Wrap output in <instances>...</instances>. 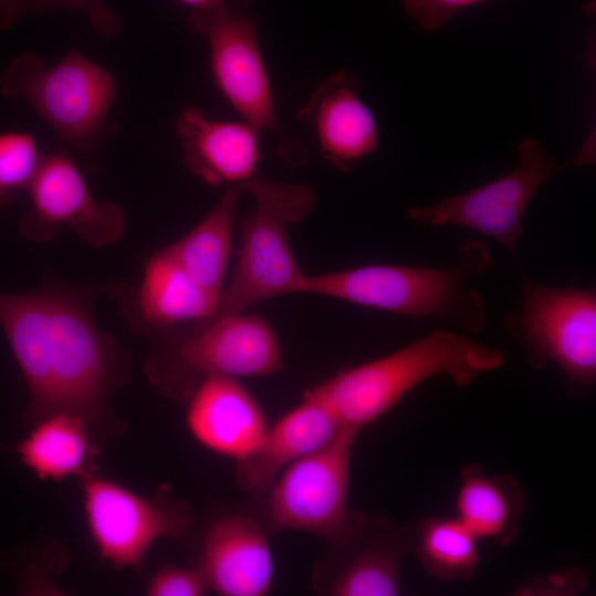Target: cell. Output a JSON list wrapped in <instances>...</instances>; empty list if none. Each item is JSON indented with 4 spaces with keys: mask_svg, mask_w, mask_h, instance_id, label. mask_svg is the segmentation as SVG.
Masks as SVG:
<instances>
[{
    "mask_svg": "<svg viewBox=\"0 0 596 596\" xmlns=\"http://www.w3.org/2000/svg\"><path fill=\"white\" fill-rule=\"evenodd\" d=\"M94 292L47 284L26 292L0 291V327L29 391L23 421L68 412L106 428L108 401L127 377V353L96 326Z\"/></svg>",
    "mask_w": 596,
    "mask_h": 596,
    "instance_id": "cell-1",
    "label": "cell"
},
{
    "mask_svg": "<svg viewBox=\"0 0 596 596\" xmlns=\"http://www.w3.org/2000/svg\"><path fill=\"white\" fill-rule=\"evenodd\" d=\"M505 362L500 349L465 336L434 330L403 348L342 370L306 391L342 426L361 429L387 414L411 391L438 375L464 387Z\"/></svg>",
    "mask_w": 596,
    "mask_h": 596,
    "instance_id": "cell-2",
    "label": "cell"
},
{
    "mask_svg": "<svg viewBox=\"0 0 596 596\" xmlns=\"http://www.w3.org/2000/svg\"><path fill=\"white\" fill-rule=\"evenodd\" d=\"M493 260L479 241L466 240L455 264L447 268L366 265L306 275L301 294L326 296L413 319L438 317L475 333L487 321L486 304L466 281L488 272Z\"/></svg>",
    "mask_w": 596,
    "mask_h": 596,
    "instance_id": "cell-3",
    "label": "cell"
},
{
    "mask_svg": "<svg viewBox=\"0 0 596 596\" xmlns=\"http://www.w3.org/2000/svg\"><path fill=\"white\" fill-rule=\"evenodd\" d=\"M238 188L251 194L255 206L240 223L238 257L212 317L244 312L270 298L301 294L305 281L287 232L315 209L316 192L306 184L258 175Z\"/></svg>",
    "mask_w": 596,
    "mask_h": 596,
    "instance_id": "cell-4",
    "label": "cell"
},
{
    "mask_svg": "<svg viewBox=\"0 0 596 596\" xmlns=\"http://www.w3.org/2000/svg\"><path fill=\"white\" fill-rule=\"evenodd\" d=\"M149 362L153 383L168 395L189 398L210 375L260 377L279 372V341L268 321L244 312L211 317L158 334Z\"/></svg>",
    "mask_w": 596,
    "mask_h": 596,
    "instance_id": "cell-5",
    "label": "cell"
},
{
    "mask_svg": "<svg viewBox=\"0 0 596 596\" xmlns=\"http://www.w3.org/2000/svg\"><path fill=\"white\" fill-rule=\"evenodd\" d=\"M0 91L28 103L60 140L92 155L114 103L116 83L110 73L75 50L49 67L40 56L25 52L2 71Z\"/></svg>",
    "mask_w": 596,
    "mask_h": 596,
    "instance_id": "cell-6",
    "label": "cell"
},
{
    "mask_svg": "<svg viewBox=\"0 0 596 596\" xmlns=\"http://www.w3.org/2000/svg\"><path fill=\"white\" fill-rule=\"evenodd\" d=\"M504 329L536 370L555 364L573 392L596 383V290L551 287L523 278L519 308L507 312Z\"/></svg>",
    "mask_w": 596,
    "mask_h": 596,
    "instance_id": "cell-7",
    "label": "cell"
},
{
    "mask_svg": "<svg viewBox=\"0 0 596 596\" xmlns=\"http://www.w3.org/2000/svg\"><path fill=\"white\" fill-rule=\"evenodd\" d=\"M359 430L342 426L331 440L279 473L267 489L265 521L270 532L301 531L329 545L345 538L358 514L348 509V498Z\"/></svg>",
    "mask_w": 596,
    "mask_h": 596,
    "instance_id": "cell-8",
    "label": "cell"
},
{
    "mask_svg": "<svg viewBox=\"0 0 596 596\" xmlns=\"http://www.w3.org/2000/svg\"><path fill=\"white\" fill-rule=\"evenodd\" d=\"M187 23L205 39L214 82L242 119L273 132L283 156L302 158V147L279 124L256 24L246 10L190 12Z\"/></svg>",
    "mask_w": 596,
    "mask_h": 596,
    "instance_id": "cell-9",
    "label": "cell"
},
{
    "mask_svg": "<svg viewBox=\"0 0 596 596\" xmlns=\"http://www.w3.org/2000/svg\"><path fill=\"white\" fill-rule=\"evenodd\" d=\"M82 489L93 542L100 557L117 568H137L156 541L181 539L191 528L190 507L173 499L167 487L142 497L88 475Z\"/></svg>",
    "mask_w": 596,
    "mask_h": 596,
    "instance_id": "cell-10",
    "label": "cell"
},
{
    "mask_svg": "<svg viewBox=\"0 0 596 596\" xmlns=\"http://www.w3.org/2000/svg\"><path fill=\"white\" fill-rule=\"evenodd\" d=\"M518 167L475 190L413 205L408 217L416 224L459 226L496 240L515 258L524 213L542 184L560 167L533 137L518 146Z\"/></svg>",
    "mask_w": 596,
    "mask_h": 596,
    "instance_id": "cell-11",
    "label": "cell"
},
{
    "mask_svg": "<svg viewBox=\"0 0 596 596\" xmlns=\"http://www.w3.org/2000/svg\"><path fill=\"white\" fill-rule=\"evenodd\" d=\"M28 192L31 207L21 217L19 231L29 241L46 243L67 226L99 248L114 244L125 230L124 209L114 202H96L66 152L44 155Z\"/></svg>",
    "mask_w": 596,
    "mask_h": 596,
    "instance_id": "cell-12",
    "label": "cell"
},
{
    "mask_svg": "<svg viewBox=\"0 0 596 596\" xmlns=\"http://www.w3.org/2000/svg\"><path fill=\"white\" fill-rule=\"evenodd\" d=\"M413 543L414 524L358 512L345 538L316 562L313 589L329 596L398 595L402 561Z\"/></svg>",
    "mask_w": 596,
    "mask_h": 596,
    "instance_id": "cell-13",
    "label": "cell"
},
{
    "mask_svg": "<svg viewBox=\"0 0 596 596\" xmlns=\"http://www.w3.org/2000/svg\"><path fill=\"white\" fill-rule=\"evenodd\" d=\"M360 81L339 70L326 78L299 108L321 156L341 171H350L379 147L375 118L359 95Z\"/></svg>",
    "mask_w": 596,
    "mask_h": 596,
    "instance_id": "cell-14",
    "label": "cell"
},
{
    "mask_svg": "<svg viewBox=\"0 0 596 596\" xmlns=\"http://www.w3.org/2000/svg\"><path fill=\"white\" fill-rule=\"evenodd\" d=\"M196 567L210 590L219 595H266L273 584L274 558L265 528L242 513L217 518L202 538Z\"/></svg>",
    "mask_w": 596,
    "mask_h": 596,
    "instance_id": "cell-15",
    "label": "cell"
},
{
    "mask_svg": "<svg viewBox=\"0 0 596 596\" xmlns=\"http://www.w3.org/2000/svg\"><path fill=\"white\" fill-rule=\"evenodd\" d=\"M188 400L187 426L210 451L238 461L263 444L269 428L266 415L238 379L210 375Z\"/></svg>",
    "mask_w": 596,
    "mask_h": 596,
    "instance_id": "cell-16",
    "label": "cell"
},
{
    "mask_svg": "<svg viewBox=\"0 0 596 596\" xmlns=\"http://www.w3.org/2000/svg\"><path fill=\"white\" fill-rule=\"evenodd\" d=\"M184 167L212 187H241L256 177L259 131L248 123L215 120L195 107L177 118Z\"/></svg>",
    "mask_w": 596,
    "mask_h": 596,
    "instance_id": "cell-17",
    "label": "cell"
},
{
    "mask_svg": "<svg viewBox=\"0 0 596 596\" xmlns=\"http://www.w3.org/2000/svg\"><path fill=\"white\" fill-rule=\"evenodd\" d=\"M219 297L199 286L167 247L147 259L125 312L139 332L161 334L212 317Z\"/></svg>",
    "mask_w": 596,
    "mask_h": 596,
    "instance_id": "cell-18",
    "label": "cell"
},
{
    "mask_svg": "<svg viewBox=\"0 0 596 596\" xmlns=\"http://www.w3.org/2000/svg\"><path fill=\"white\" fill-rule=\"evenodd\" d=\"M341 427L324 405L305 393L298 405L268 428L254 454L235 461L238 486L251 492L266 491L286 467L327 444Z\"/></svg>",
    "mask_w": 596,
    "mask_h": 596,
    "instance_id": "cell-19",
    "label": "cell"
},
{
    "mask_svg": "<svg viewBox=\"0 0 596 596\" xmlns=\"http://www.w3.org/2000/svg\"><path fill=\"white\" fill-rule=\"evenodd\" d=\"M455 508V517L478 540L508 546L519 534L526 497L512 475H490L469 465L460 470Z\"/></svg>",
    "mask_w": 596,
    "mask_h": 596,
    "instance_id": "cell-20",
    "label": "cell"
},
{
    "mask_svg": "<svg viewBox=\"0 0 596 596\" xmlns=\"http://www.w3.org/2000/svg\"><path fill=\"white\" fill-rule=\"evenodd\" d=\"M89 434L82 416L57 412L35 423L13 451L40 479L60 480L74 475L84 478L93 456Z\"/></svg>",
    "mask_w": 596,
    "mask_h": 596,
    "instance_id": "cell-21",
    "label": "cell"
},
{
    "mask_svg": "<svg viewBox=\"0 0 596 596\" xmlns=\"http://www.w3.org/2000/svg\"><path fill=\"white\" fill-rule=\"evenodd\" d=\"M238 187H228L215 206L185 235L166 246L187 274L220 298L224 287Z\"/></svg>",
    "mask_w": 596,
    "mask_h": 596,
    "instance_id": "cell-22",
    "label": "cell"
},
{
    "mask_svg": "<svg viewBox=\"0 0 596 596\" xmlns=\"http://www.w3.org/2000/svg\"><path fill=\"white\" fill-rule=\"evenodd\" d=\"M478 541L456 517H427L414 524L412 550L432 577L444 583H457L476 575Z\"/></svg>",
    "mask_w": 596,
    "mask_h": 596,
    "instance_id": "cell-23",
    "label": "cell"
},
{
    "mask_svg": "<svg viewBox=\"0 0 596 596\" xmlns=\"http://www.w3.org/2000/svg\"><path fill=\"white\" fill-rule=\"evenodd\" d=\"M43 157L32 134H0V207L11 205L20 191H28Z\"/></svg>",
    "mask_w": 596,
    "mask_h": 596,
    "instance_id": "cell-24",
    "label": "cell"
},
{
    "mask_svg": "<svg viewBox=\"0 0 596 596\" xmlns=\"http://www.w3.org/2000/svg\"><path fill=\"white\" fill-rule=\"evenodd\" d=\"M57 9L85 14L93 31L107 40L116 39L124 30L120 17L107 8L103 0H0V29L13 26L26 14Z\"/></svg>",
    "mask_w": 596,
    "mask_h": 596,
    "instance_id": "cell-25",
    "label": "cell"
},
{
    "mask_svg": "<svg viewBox=\"0 0 596 596\" xmlns=\"http://www.w3.org/2000/svg\"><path fill=\"white\" fill-rule=\"evenodd\" d=\"M210 590L198 568L177 565L161 566L149 581L146 592L149 596H202Z\"/></svg>",
    "mask_w": 596,
    "mask_h": 596,
    "instance_id": "cell-26",
    "label": "cell"
},
{
    "mask_svg": "<svg viewBox=\"0 0 596 596\" xmlns=\"http://www.w3.org/2000/svg\"><path fill=\"white\" fill-rule=\"evenodd\" d=\"M483 0H403L404 9L422 29L437 30L460 9Z\"/></svg>",
    "mask_w": 596,
    "mask_h": 596,
    "instance_id": "cell-27",
    "label": "cell"
},
{
    "mask_svg": "<svg viewBox=\"0 0 596 596\" xmlns=\"http://www.w3.org/2000/svg\"><path fill=\"white\" fill-rule=\"evenodd\" d=\"M587 584L586 574L578 568H568L547 576L535 577L520 585L519 594L526 595H574Z\"/></svg>",
    "mask_w": 596,
    "mask_h": 596,
    "instance_id": "cell-28",
    "label": "cell"
},
{
    "mask_svg": "<svg viewBox=\"0 0 596 596\" xmlns=\"http://www.w3.org/2000/svg\"><path fill=\"white\" fill-rule=\"evenodd\" d=\"M191 9L190 12L246 10L252 0H178Z\"/></svg>",
    "mask_w": 596,
    "mask_h": 596,
    "instance_id": "cell-29",
    "label": "cell"
}]
</instances>
